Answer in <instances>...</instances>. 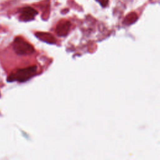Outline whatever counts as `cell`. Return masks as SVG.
Masks as SVG:
<instances>
[{
  "label": "cell",
  "instance_id": "6",
  "mask_svg": "<svg viewBox=\"0 0 160 160\" xmlns=\"http://www.w3.org/2000/svg\"><path fill=\"white\" fill-rule=\"evenodd\" d=\"M138 14L134 12H130L129 14H128L125 17V18L123 20L122 23L124 25L129 26V25H131V24H133L134 22H135L136 21V20L138 19Z\"/></svg>",
  "mask_w": 160,
  "mask_h": 160
},
{
  "label": "cell",
  "instance_id": "4",
  "mask_svg": "<svg viewBox=\"0 0 160 160\" xmlns=\"http://www.w3.org/2000/svg\"><path fill=\"white\" fill-rule=\"evenodd\" d=\"M38 11L32 8L26 7L22 9L21 11L20 19L23 21H29L32 20L38 14Z\"/></svg>",
  "mask_w": 160,
  "mask_h": 160
},
{
  "label": "cell",
  "instance_id": "2",
  "mask_svg": "<svg viewBox=\"0 0 160 160\" xmlns=\"http://www.w3.org/2000/svg\"><path fill=\"white\" fill-rule=\"evenodd\" d=\"M12 48L18 55H30L34 52V47L21 37H16L13 42Z\"/></svg>",
  "mask_w": 160,
  "mask_h": 160
},
{
  "label": "cell",
  "instance_id": "5",
  "mask_svg": "<svg viewBox=\"0 0 160 160\" xmlns=\"http://www.w3.org/2000/svg\"><path fill=\"white\" fill-rule=\"evenodd\" d=\"M36 36L42 41L49 44H54L56 42L55 38L50 33L45 32H37Z\"/></svg>",
  "mask_w": 160,
  "mask_h": 160
},
{
  "label": "cell",
  "instance_id": "1",
  "mask_svg": "<svg viewBox=\"0 0 160 160\" xmlns=\"http://www.w3.org/2000/svg\"><path fill=\"white\" fill-rule=\"evenodd\" d=\"M36 66H28L27 68L18 69L12 72L7 78V81L13 82L18 81L20 82L26 81L31 79L37 71Z\"/></svg>",
  "mask_w": 160,
  "mask_h": 160
},
{
  "label": "cell",
  "instance_id": "3",
  "mask_svg": "<svg viewBox=\"0 0 160 160\" xmlns=\"http://www.w3.org/2000/svg\"><path fill=\"white\" fill-rule=\"evenodd\" d=\"M71 23L68 20H62L59 22L56 28V34L61 37L66 36L70 29Z\"/></svg>",
  "mask_w": 160,
  "mask_h": 160
},
{
  "label": "cell",
  "instance_id": "7",
  "mask_svg": "<svg viewBox=\"0 0 160 160\" xmlns=\"http://www.w3.org/2000/svg\"><path fill=\"white\" fill-rule=\"evenodd\" d=\"M102 7H105L108 5L109 0H96Z\"/></svg>",
  "mask_w": 160,
  "mask_h": 160
}]
</instances>
